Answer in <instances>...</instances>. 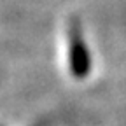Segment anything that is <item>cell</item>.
<instances>
[{
    "label": "cell",
    "mask_w": 126,
    "mask_h": 126,
    "mask_svg": "<svg viewBox=\"0 0 126 126\" xmlns=\"http://www.w3.org/2000/svg\"><path fill=\"white\" fill-rule=\"evenodd\" d=\"M91 68V60L89 53L86 49L84 42L81 40L77 33L72 35V46H70V70L75 79H84L88 77Z\"/></svg>",
    "instance_id": "cell-1"
}]
</instances>
